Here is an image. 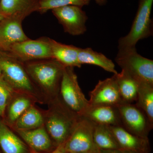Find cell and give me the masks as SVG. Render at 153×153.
I'll return each instance as SVG.
<instances>
[{
	"label": "cell",
	"instance_id": "6da1fadb",
	"mask_svg": "<svg viewBox=\"0 0 153 153\" xmlns=\"http://www.w3.org/2000/svg\"><path fill=\"white\" fill-rule=\"evenodd\" d=\"M44 110V126L55 146L66 141L80 116L69 109L58 95Z\"/></svg>",
	"mask_w": 153,
	"mask_h": 153
},
{
	"label": "cell",
	"instance_id": "8fae6325",
	"mask_svg": "<svg viewBox=\"0 0 153 153\" xmlns=\"http://www.w3.org/2000/svg\"><path fill=\"white\" fill-rule=\"evenodd\" d=\"M89 105L117 106L122 103L114 74L111 77L99 80L89 92Z\"/></svg>",
	"mask_w": 153,
	"mask_h": 153
},
{
	"label": "cell",
	"instance_id": "4316f807",
	"mask_svg": "<svg viewBox=\"0 0 153 153\" xmlns=\"http://www.w3.org/2000/svg\"><path fill=\"white\" fill-rule=\"evenodd\" d=\"M100 153H136L132 152H129V151L124 150L122 149H113V150H101L100 151Z\"/></svg>",
	"mask_w": 153,
	"mask_h": 153
},
{
	"label": "cell",
	"instance_id": "ba28073f",
	"mask_svg": "<svg viewBox=\"0 0 153 153\" xmlns=\"http://www.w3.org/2000/svg\"><path fill=\"white\" fill-rule=\"evenodd\" d=\"M121 126L129 132L144 138H148L152 130L151 122L143 111L135 104L122 102L117 105Z\"/></svg>",
	"mask_w": 153,
	"mask_h": 153
},
{
	"label": "cell",
	"instance_id": "f546056e",
	"mask_svg": "<svg viewBox=\"0 0 153 153\" xmlns=\"http://www.w3.org/2000/svg\"><path fill=\"white\" fill-rule=\"evenodd\" d=\"M6 18H7V17L5 16L4 15L0 13V22H2L3 20H4Z\"/></svg>",
	"mask_w": 153,
	"mask_h": 153
},
{
	"label": "cell",
	"instance_id": "3957f363",
	"mask_svg": "<svg viewBox=\"0 0 153 153\" xmlns=\"http://www.w3.org/2000/svg\"><path fill=\"white\" fill-rule=\"evenodd\" d=\"M0 68L3 78L16 92L27 94L37 103L47 104V101L34 84L25 64L8 52H0Z\"/></svg>",
	"mask_w": 153,
	"mask_h": 153
},
{
	"label": "cell",
	"instance_id": "f1b7e54d",
	"mask_svg": "<svg viewBox=\"0 0 153 153\" xmlns=\"http://www.w3.org/2000/svg\"><path fill=\"white\" fill-rule=\"evenodd\" d=\"M95 2L100 6L105 5L107 2V0H94Z\"/></svg>",
	"mask_w": 153,
	"mask_h": 153
},
{
	"label": "cell",
	"instance_id": "e0dca14e",
	"mask_svg": "<svg viewBox=\"0 0 153 153\" xmlns=\"http://www.w3.org/2000/svg\"><path fill=\"white\" fill-rule=\"evenodd\" d=\"M0 147L4 153H33V151L1 117Z\"/></svg>",
	"mask_w": 153,
	"mask_h": 153
},
{
	"label": "cell",
	"instance_id": "44dd1931",
	"mask_svg": "<svg viewBox=\"0 0 153 153\" xmlns=\"http://www.w3.org/2000/svg\"><path fill=\"white\" fill-rule=\"evenodd\" d=\"M44 126V110L36 105L28 108L11 128L13 130H29Z\"/></svg>",
	"mask_w": 153,
	"mask_h": 153
},
{
	"label": "cell",
	"instance_id": "7a4b0ae2",
	"mask_svg": "<svg viewBox=\"0 0 153 153\" xmlns=\"http://www.w3.org/2000/svg\"><path fill=\"white\" fill-rule=\"evenodd\" d=\"M31 79L47 101L58 96L65 67L54 59L24 63Z\"/></svg>",
	"mask_w": 153,
	"mask_h": 153
},
{
	"label": "cell",
	"instance_id": "1f68e13d",
	"mask_svg": "<svg viewBox=\"0 0 153 153\" xmlns=\"http://www.w3.org/2000/svg\"><path fill=\"white\" fill-rule=\"evenodd\" d=\"M65 153H79V152H65Z\"/></svg>",
	"mask_w": 153,
	"mask_h": 153
},
{
	"label": "cell",
	"instance_id": "30bf717a",
	"mask_svg": "<svg viewBox=\"0 0 153 153\" xmlns=\"http://www.w3.org/2000/svg\"><path fill=\"white\" fill-rule=\"evenodd\" d=\"M52 13L63 26L64 32L73 36L83 35L87 30L88 16L82 7L64 6L52 10Z\"/></svg>",
	"mask_w": 153,
	"mask_h": 153
},
{
	"label": "cell",
	"instance_id": "603a6c76",
	"mask_svg": "<svg viewBox=\"0 0 153 153\" xmlns=\"http://www.w3.org/2000/svg\"><path fill=\"white\" fill-rule=\"evenodd\" d=\"M94 140L100 150L120 149L110 126L95 124Z\"/></svg>",
	"mask_w": 153,
	"mask_h": 153
},
{
	"label": "cell",
	"instance_id": "d4e9b609",
	"mask_svg": "<svg viewBox=\"0 0 153 153\" xmlns=\"http://www.w3.org/2000/svg\"><path fill=\"white\" fill-rule=\"evenodd\" d=\"M91 0H39L37 12L44 14L47 11L64 6L74 5L82 7L89 4Z\"/></svg>",
	"mask_w": 153,
	"mask_h": 153
},
{
	"label": "cell",
	"instance_id": "9a60e30c",
	"mask_svg": "<svg viewBox=\"0 0 153 153\" xmlns=\"http://www.w3.org/2000/svg\"><path fill=\"white\" fill-rule=\"evenodd\" d=\"M81 116L96 124L121 126L120 115L117 106L110 105H89Z\"/></svg>",
	"mask_w": 153,
	"mask_h": 153
},
{
	"label": "cell",
	"instance_id": "d6a6232c",
	"mask_svg": "<svg viewBox=\"0 0 153 153\" xmlns=\"http://www.w3.org/2000/svg\"><path fill=\"white\" fill-rule=\"evenodd\" d=\"M0 153H1V152H0Z\"/></svg>",
	"mask_w": 153,
	"mask_h": 153
},
{
	"label": "cell",
	"instance_id": "8992f818",
	"mask_svg": "<svg viewBox=\"0 0 153 153\" xmlns=\"http://www.w3.org/2000/svg\"><path fill=\"white\" fill-rule=\"evenodd\" d=\"M59 96L65 105L78 115L81 116L89 105L73 67L64 68Z\"/></svg>",
	"mask_w": 153,
	"mask_h": 153
},
{
	"label": "cell",
	"instance_id": "cb8c5ba5",
	"mask_svg": "<svg viewBox=\"0 0 153 153\" xmlns=\"http://www.w3.org/2000/svg\"><path fill=\"white\" fill-rule=\"evenodd\" d=\"M135 102V104L143 111L153 123V85L146 82H139Z\"/></svg>",
	"mask_w": 153,
	"mask_h": 153
},
{
	"label": "cell",
	"instance_id": "4fadbf2b",
	"mask_svg": "<svg viewBox=\"0 0 153 153\" xmlns=\"http://www.w3.org/2000/svg\"><path fill=\"white\" fill-rule=\"evenodd\" d=\"M110 127L120 149L136 153L150 152L151 147L148 138L134 135L121 126H110Z\"/></svg>",
	"mask_w": 153,
	"mask_h": 153
},
{
	"label": "cell",
	"instance_id": "ac0fdd59",
	"mask_svg": "<svg viewBox=\"0 0 153 153\" xmlns=\"http://www.w3.org/2000/svg\"><path fill=\"white\" fill-rule=\"evenodd\" d=\"M39 0H0V13L24 20L38 10Z\"/></svg>",
	"mask_w": 153,
	"mask_h": 153
},
{
	"label": "cell",
	"instance_id": "7c38bea8",
	"mask_svg": "<svg viewBox=\"0 0 153 153\" xmlns=\"http://www.w3.org/2000/svg\"><path fill=\"white\" fill-rule=\"evenodd\" d=\"M23 20L9 17L0 22V49L2 51L7 52L14 44L29 39L22 28Z\"/></svg>",
	"mask_w": 153,
	"mask_h": 153
},
{
	"label": "cell",
	"instance_id": "4dcf8cb0",
	"mask_svg": "<svg viewBox=\"0 0 153 153\" xmlns=\"http://www.w3.org/2000/svg\"><path fill=\"white\" fill-rule=\"evenodd\" d=\"M3 78V75L2 73L1 70V68H0V79H2Z\"/></svg>",
	"mask_w": 153,
	"mask_h": 153
},
{
	"label": "cell",
	"instance_id": "83f0119b",
	"mask_svg": "<svg viewBox=\"0 0 153 153\" xmlns=\"http://www.w3.org/2000/svg\"><path fill=\"white\" fill-rule=\"evenodd\" d=\"M64 143H63L62 144L59 145L55 148L54 150L49 153H65L66 152H65V149H64ZM33 153H39L33 151Z\"/></svg>",
	"mask_w": 153,
	"mask_h": 153
},
{
	"label": "cell",
	"instance_id": "52a82bcc",
	"mask_svg": "<svg viewBox=\"0 0 153 153\" xmlns=\"http://www.w3.org/2000/svg\"><path fill=\"white\" fill-rule=\"evenodd\" d=\"M95 124L80 116L68 139L64 143L66 152L100 153L95 144L94 132Z\"/></svg>",
	"mask_w": 153,
	"mask_h": 153
},
{
	"label": "cell",
	"instance_id": "d6986e66",
	"mask_svg": "<svg viewBox=\"0 0 153 153\" xmlns=\"http://www.w3.org/2000/svg\"><path fill=\"white\" fill-rule=\"evenodd\" d=\"M49 40L52 59L57 60L65 67H81L78 60L79 47L62 44L50 38Z\"/></svg>",
	"mask_w": 153,
	"mask_h": 153
},
{
	"label": "cell",
	"instance_id": "9c48e42d",
	"mask_svg": "<svg viewBox=\"0 0 153 153\" xmlns=\"http://www.w3.org/2000/svg\"><path fill=\"white\" fill-rule=\"evenodd\" d=\"M23 63L52 59L49 38H30L13 45L7 52Z\"/></svg>",
	"mask_w": 153,
	"mask_h": 153
},
{
	"label": "cell",
	"instance_id": "484cf974",
	"mask_svg": "<svg viewBox=\"0 0 153 153\" xmlns=\"http://www.w3.org/2000/svg\"><path fill=\"white\" fill-rule=\"evenodd\" d=\"M14 91L2 78L0 79V117L2 118Z\"/></svg>",
	"mask_w": 153,
	"mask_h": 153
},
{
	"label": "cell",
	"instance_id": "ffe728a7",
	"mask_svg": "<svg viewBox=\"0 0 153 153\" xmlns=\"http://www.w3.org/2000/svg\"><path fill=\"white\" fill-rule=\"evenodd\" d=\"M78 60L81 66L82 64L95 65L101 67L105 71L113 73L114 74L118 73L112 60L102 53L96 52L90 47L84 49L79 48Z\"/></svg>",
	"mask_w": 153,
	"mask_h": 153
},
{
	"label": "cell",
	"instance_id": "277c9868",
	"mask_svg": "<svg viewBox=\"0 0 153 153\" xmlns=\"http://www.w3.org/2000/svg\"><path fill=\"white\" fill-rule=\"evenodd\" d=\"M115 60L122 70L138 82L153 85V60L138 54L136 47L118 49Z\"/></svg>",
	"mask_w": 153,
	"mask_h": 153
},
{
	"label": "cell",
	"instance_id": "5bb4252c",
	"mask_svg": "<svg viewBox=\"0 0 153 153\" xmlns=\"http://www.w3.org/2000/svg\"><path fill=\"white\" fill-rule=\"evenodd\" d=\"M13 131L32 150L36 152H52L57 147L44 126L29 130Z\"/></svg>",
	"mask_w": 153,
	"mask_h": 153
},
{
	"label": "cell",
	"instance_id": "5b68a950",
	"mask_svg": "<svg viewBox=\"0 0 153 153\" xmlns=\"http://www.w3.org/2000/svg\"><path fill=\"white\" fill-rule=\"evenodd\" d=\"M153 0H139L135 17L128 34L119 40L118 49L135 47L140 40L152 36L151 12Z\"/></svg>",
	"mask_w": 153,
	"mask_h": 153
},
{
	"label": "cell",
	"instance_id": "7402d4cb",
	"mask_svg": "<svg viewBox=\"0 0 153 153\" xmlns=\"http://www.w3.org/2000/svg\"><path fill=\"white\" fill-rule=\"evenodd\" d=\"M123 102L133 103L136 101L139 82L127 72L122 70L114 74Z\"/></svg>",
	"mask_w": 153,
	"mask_h": 153
},
{
	"label": "cell",
	"instance_id": "2e32d148",
	"mask_svg": "<svg viewBox=\"0 0 153 153\" xmlns=\"http://www.w3.org/2000/svg\"><path fill=\"white\" fill-rule=\"evenodd\" d=\"M36 103V101L27 94L14 91L2 120L11 128L16 121L29 108Z\"/></svg>",
	"mask_w": 153,
	"mask_h": 153
}]
</instances>
